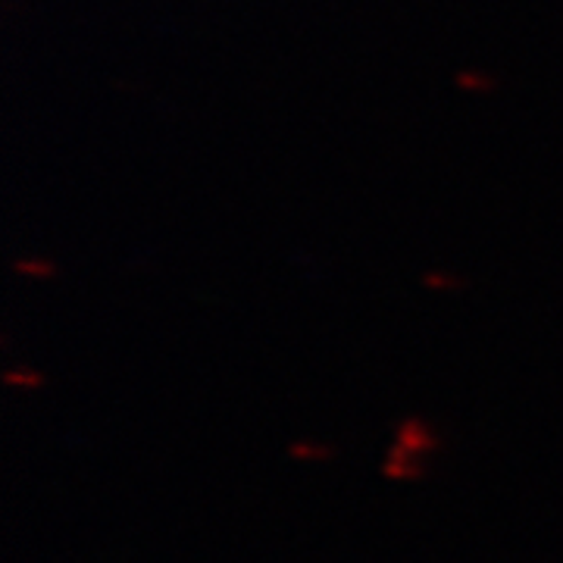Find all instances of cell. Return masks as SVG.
I'll return each mask as SVG.
<instances>
[{"mask_svg":"<svg viewBox=\"0 0 563 563\" xmlns=\"http://www.w3.org/2000/svg\"><path fill=\"white\" fill-rule=\"evenodd\" d=\"M457 85L470 88V91H488L495 85V79H485L483 73H463V76H457Z\"/></svg>","mask_w":563,"mask_h":563,"instance_id":"6da1fadb","label":"cell"}]
</instances>
